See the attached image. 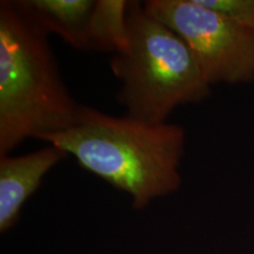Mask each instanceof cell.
Listing matches in <instances>:
<instances>
[{
    "mask_svg": "<svg viewBox=\"0 0 254 254\" xmlns=\"http://www.w3.org/2000/svg\"><path fill=\"white\" fill-rule=\"evenodd\" d=\"M40 140L59 147L82 168L127 193L134 209L182 186L179 168L186 132L177 124H150L81 106L74 125Z\"/></svg>",
    "mask_w": 254,
    "mask_h": 254,
    "instance_id": "obj_1",
    "label": "cell"
},
{
    "mask_svg": "<svg viewBox=\"0 0 254 254\" xmlns=\"http://www.w3.org/2000/svg\"><path fill=\"white\" fill-rule=\"evenodd\" d=\"M82 105L60 75L47 36L11 0L0 2V155L28 138L63 132L77 123Z\"/></svg>",
    "mask_w": 254,
    "mask_h": 254,
    "instance_id": "obj_2",
    "label": "cell"
},
{
    "mask_svg": "<svg viewBox=\"0 0 254 254\" xmlns=\"http://www.w3.org/2000/svg\"><path fill=\"white\" fill-rule=\"evenodd\" d=\"M127 36V49L110 63L122 81L116 100L126 116L164 124L178 106L200 103L211 94V85L186 41L140 1L128 2Z\"/></svg>",
    "mask_w": 254,
    "mask_h": 254,
    "instance_id": "obj_3",
    "label": "cell"
},
{
    "mask_svg": "<svg viewBox=\"0 0 254 254\" xmlns=\"http://www.w3.org/2000/svg\"><path fill=\"white\" fill-rule=\"evenodd\" d=\"M146 11L179 34L209 85L254 81V31L198 0H147Z\"/></svg>",
    "mask_w": 254,
    "mask_h": 254,
    "instance_id": "obj_4",
    "label": "cell"
},
{
    "mask_svg": "<svg viewBox=\"0 0 254 254\" xmlns=\"http://www.w3.org/2000/svg\"><path fill=\"white\" fill-rule=\"evenodd\" d=\"M67 153L55 145L23 155H0V232L17 224L21 208Z\"/></svg>",
    "mask_w": 254,
    "mask_h": 254,
    "instance_id": "obj_5",
    "label": "cell"
},
{
    "mask_svg": "<svg viewBox=\"0 0 254 254\" xmlns=\"http://www.w3.org/2000/svg\"><path fill=\"white\" fill-rule=\"evenodd\" d=\"M28 23L55 33L77 50L92 51V26L97 0H11Z\"/></svg>",
    "mask_w": 254,
    "mask_h": 254,
    "instance_id": "obj_6",
    "label": "cell"
},
{
    "mask_svg": "<svg viewBox=\"0 0 254 254\" xmlns=\"http://www.w3.org/2000/svg\"><path fill=\"white\" fill-rule=\"evenodd\" d=\"M126 0H97L92 26V51L123 53L127 49Z\"/></svg>",
    "mask_w": 254,
    "mask_h": 254,
    "instance_id": "obj_7",
    "label": "cell"
},
{
    "mask_svg": "<svg viewBox=\"0 0 254 254\" xmlns=\"http://www.w3.org/2000/svg\"><path fill=\"white\" fill-rule=\"evenodd\" d=\"M201 5L224 14L241 26L254 31V0H198Z\"/></svg>",
    "mask_w": 254,
    "mask_h": 254,
    "instance_id": "obj_8",
    "label": "cell"
}]
</instances>
